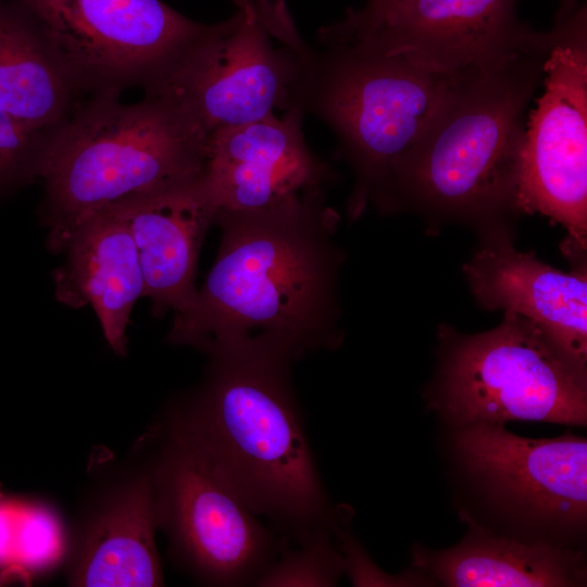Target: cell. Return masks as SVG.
Wrapping results in <instances>:
<instances>
[{"mask_svg":"<svg viewBox=\"0 0 587 587\" xmlns=\"http://www.w3.org/2000/svg\"><path fill=\"white\" fill-rule=\"evenodd\" d=\"M160 511L154 479H142L121 495L92 527L74 572L88 587L162 585L155 547Z\"/></svg>","mask_w":587,"mask_h":587,"instance_id":"cell-19","label":"cell"},{"mask_svg":"<svg viewBox=\"0 0 587 587\" xmlns=\"http://www.w3.org/2000/svg\"><path fill=\"white\" fill-rule=\"evenodd\" d=\"M79 102L59 127L40 175L48 246L58 252L84 220L203 175L209 135L175 102L146 95Z\"/></svg>","mask_w":587,"mask_h":587,"instance_id":"cell-3","label":"cell"},{"mask_svg":"<svg viewBox=\"0 0 587 587\" xmlns=\"http://www.w3.org/2000/svg\"><path fill=\"white\" fill-rule=\"evenodd\" d=\"M472 292L489 310L519 314L538 325L579 367L587 360V277L564 273L516 251L500 238L464 267Z\"/></svg>","mask_w":587,"mask_h":587,"instance_id":"cell-15","label":"cell"},{"mask_svg":"<svg viewBox=\"0 0 587 587\" xmlns=\"http://www.w3.org/2000/svg\"><path fill=\"white\" fill-rule=\"evenodd\" d=\"M203 175L143 195L105 211L129 230L155 316L185 310L195 299V277L203 239L218 213Z\"/></svg>","mask_w":587,"mask_h":587,"instance_id":"cell-14","label":"cell"},{"mask_svg":"<svg viewBox=\"0 0 587 587\" xmlns=\"http://www.w3.org/2000/svg\"><path fill=\"white\" fill-rule=\"evenodd\" d=\"M453 451L472 483L519 525L544 534L585 529L586 438L530 439L477 422L457 427Z\"/></svg>","mask_w":587,"mask_h":587,"instance_id":"cell-12","label":"cell"},{"mask_svg":"<svg viewBox=\"0 0 587 587\" xmlns=\"http://www.w3.org/2000/svg\"><path fill=\"white\" fill-rule=\"evenodd\" d=\"M63 550L60 523L50 510L17 501L7 575L28 576L57 562Z\"/></svg>","mask_w":587,"mask_h":587,"instance_id":"cell-21","label":"cell"},{"mask_svg":"<svg viewBox=\"0 0 587 587\" xmlns=\"http://www.w3.org/2000/svg\"><path fill=\"white\" fill-rule=\"evenodd\" d=\"M429 401L455 428L508 421L584 426L586 370L538 325L504 313L496 328L449 342Z\"/></svg>","mask_w":587,"mask_h":587,"instance_id":"cell-7","label":"cell"},{"mask_svg":"<svg viewBox=\"0 0 587 587\" xmlns=\"http://www.w3.org/2000/svg\"><path fill=\"white\" fill-rule=\"evenodd\" d=\"M295 107L209 135L203 177L218 211H250L325 187L329 167L308 148Z\"/></svg>","mask_w":587,"mask_h":587,"instance_id":"cell-13","label":"cell"},{"mask_svg":"<svg viewBox=\"0 0 587 587\" xmlns=\"http://www.w3.org/2000/svg\"><path fill=\"white\" fill-rule=\"evenodd\" d=\"M80 95L35 17L0 0V111L40 130L61 127Z\"/></svg>","mask_w":587,"mask_h":587,"instance_id":"cell-18","label":"cell"},{"mask_svg":"<svg viewBox=\"0 0 587 587\" xmlns=\"http://www.w3.org/2000/svg\"><path fill=\"white\" fill-rule=\"evenodd\" d=\"M387 0H367L366 4L364 5V8H376L380 4H383L384 2H386Z\"/></svg>","mask_w":587,"mask_h":587,"instance_id":"cell-23","label":"cell"},{"mask_svg":"<svg viewBox=\"0 0 587 587\" xmlns=\"http://www.w3.org/2000/svg\"><path fill=\"white\" fill-rule=\"evenodd\" d=\"M152 92L179 105L208 135L304 108L315 52L285 0H232Z\"/></svg>","mask_w":587,"mask_h":587,"instance_id":"cell-6","label":"cell"},{"mask_svg":"<svg viewBox=\"0 0 587 587\" xmlns=\"http://www.w3.org/2000/svg\"><path fill=\"white\" fill-rule=\"evenodd\" d=\"M3 496L2 491H1V487H0V497Z\"/></svg>","mask_w":587,"mask_h":587,"instance_id":"cell-25","label":"cell"},{"mask_svg":"<svg viewBox=\"0 0 587 587\" xmlns=\"http://www.w3.org/2000/svg\"><path fill=\"white\" fill-rule=\"evenodd\" d=\"M160 523L204 582L255 585L280 538L236 495L178 421L154 479Z\"/></svg>","mask_w":587,"mask_h":587,"instance_id":"cell-10","label":"cell"},{"mask_svg":"<svg viewBox=\"0 0 587 587\" xmlns=\"http://www.w3.org/2000/svg\"><path fill=\"white\" fill-rule=\"evenodd\" d=\"M333 537L329 525L280 537L275 560L255 586H335L345 573V563Z\"/></svg>","mask_w":587,"mask_h":587,"instance_id":"cell-20","label":"cell"},{"mask_svg":"<svg viewBox=\"0 0 587 587\" xmlns=\"http://www.w3.org/2000/svg\"><path fill=\"white\" fill-rule=\"evenodd\" d=\"M43 29L80 97L154 91L210 24L161 0H13Z\"/></svg>","mask_w":587,"mask_h":587,"instance_id":"cell-8","label":"cell"},{"mask_svg":"<svg viewBox=\"0 0 587 587\" xmlns=\"http://www.w3.org/2000/svg\"><path fill=\"white\" fill-rule=\"evenodd\" d=\"M325 187L273 207L218 211L215 262L192 302L174 314L167 340L208 352L245 338L277 339L301 357L336 349L337 280L345 260L339 216Z\"/></svg>","mask_w":587,"mask_h":587,"instance_id":"cell-1","label":"cell"},{"mask_svg":"<svg viewBox=\"0 0 587 587\" xmlns=\"http://www.w3.org/2000/svg\"><path fill=\"white\" fill-rule=\"evenodd\" d=\"M55 130L33 128L0 111V199L40 178Z\"/></svg>","mask_w":587,"mask_h":587,"instance_id":"cell-22","label":"cell"},{"mask_svg":"<svg viewBox=\"0 0 587 587\" xmlns=\"http://www.w3.org/2000/svg\"><path fill=\"white\" fill-rule=\"evenodd\" d=\"M558 28L544 43L464 77L405 158L383 208L489 218L515 209L525 110Z\"/></svg>","mask_w":587,"mask_h":587,"instance_id":"cell-4","label":"cell"},{"mask_svg":"<svg viewBox=\"0 0 587 587\" xmlns=\"http://www.w3.org/2000/svg\"><path fill=\"white\" fill-rule=\"evenodd\" d=\"M413 565L452 587L577 586L586 578L582 551L547 540L498 536L474 523L450 549L414 548Z\"/></svg>","mask_w":587,"mask_h":587,"instance_id":"cell-17","label":"cell"},{"mask_svg":"<svg viewBox=\"0 0 587 587\" xmlns=\"http://www.w3.org/2000/svg\"><path fill=\"white\" fill-rule=\"evenodd\" d=\"M544 62V92L529 113L515 209L563 225L583 249L587 235V10L560 9Z\"/></svg>","mask_w":587,"mask_h":587,"instance_id":"cell-9","label":"cell"},{"mask_svg":"<svg viewBox=\"0 0 587 587\" xmlns=\"http://www.w3.org/2000/svg\"><path fill=\"white\" fill-rule=\"evenodd\" d=\"M517 0H387L350 9L320 29L401 57L438 76L460 78L546 42L515 15Z\"/></svg>","mask_w":587,"mask_h":587,"instance_id":"cell-11","label":"cell"},{"mask_svg":"<svg viewBox=\"0 0 587 587\" xmlns=\"http://www.w3.org/2000/svg\"><path fill=\"white\" fill-rule=\"evenodd\" d=\"M61 251L66 261L53 276L58 300L73 308L91 305L109 346L124 355L132 310L145 297L129 230L113 213L103 211L74 226Z\"/></svg>","mask_w":587,"mask_h":587,"instance_id":"cell-16","label":"cell"},{"mask_svg":"<svg viewBox=\"0 0 587 587\" xmlns=\"http://www.w3.org/2000/svg\"><path fill=\"white\" fill-rule=\"evenodd\" d=\"M576 3V0H561V7L563 9H569L574 7Z\"/></svg>","mask_w":587,"mask_h":587,"instance_id":"cell-24","label":"cell"},{"mask_svg":"<svg viewBox=\"0 0 587 587\" xmlns=\"http://www.w3.org/2000/svg\"><path fill=\"white\" fill-rule=\"evenodd\" d=\"M305 112L335 133L338 154L354 172L348 213L383 207L405 158L444 109L459 83L367 45L319 34Z\"/></svg>","mask_w":587,"mask_h":587,"instance_id":"cell-5","label":"cell"},{"mask_svg":"<svg viewBox=\"0 0 587 587\" xmlns=\"http://www.w3.org/2000/svg\"><path fill=\"white\" fill-rule=\"evenodd\" d=\"M207 376L177 420L236 495L282 537L327 526V498L291 383L301 355L257 336L207 352Z\"/></svg>","mask_w":587,"mask_h":587,"instance_id":"cell-2","label":"cell"}]
</instances>
